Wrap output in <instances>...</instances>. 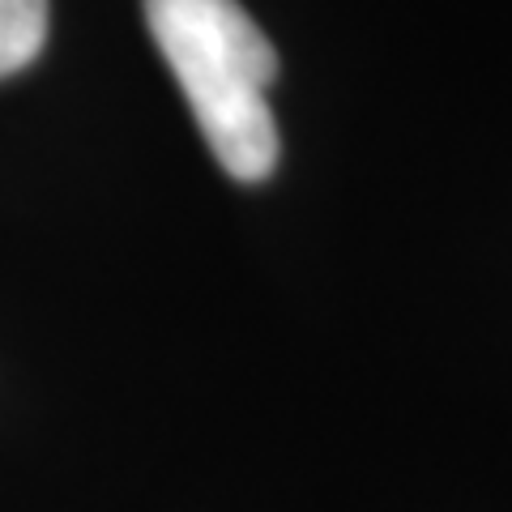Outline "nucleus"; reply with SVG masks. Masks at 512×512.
I'll list each match as a JSON object with an SVG mask.
<instances>
[{
    "mask_svg": "<svg viewBox=\"0 0 512 512\" xmlns=\"http://www.w3.org/2000/svg\"><path fill=\"white\" fill-rule=\"evenodd\" d=\"M146 26L171 64L205 146L244 184L278 167V124L265 90L278 52L239 0H146Z\"/></svg>",
    "mask_w": 512,
    "mask_h": 512,
    "instance_id": "1",
    "label": "nucleus"
},
{
    "mask_svg": "<svg viewBox=\"0 0 512 512\" xmlns=\"http://www.w3.org/2000/svg\"><path fill=\"white\" fill-rule=\"evenodd\" d=\"M47 43V0H0V77L22 73Z\"/></svg>",
    "mask_w": 512,
    "mask_h": 512,
    "instance_id": "2",
    "label": "nucleus"
}]
</instances>
